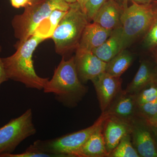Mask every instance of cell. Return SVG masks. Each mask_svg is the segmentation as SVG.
<instances>
[{
  "mask_svg": "<svg viewBox=\"0 0 157 157\" xmlns=\"http://www.w3.org/2000/svg\"><path fill=\"white\" fill-rule=\"evenodd\" d=\"M0 157H56L55 155L46 153L39 150L33 144L27 148L25 151L20 154H5Z\"/></svg>",
  "mask_w": 157,
  "mask_h": 157,
  "instance_id": "24",
  "label": "cell"
},
{
  "mask_svg": "<svg viewBox=\"0 0 157 157\" xmlns=\"http://www.w3.org/2000/svg\"><path fill=\"white\" fill-rule=\"evenodd\" d=\"M122 11V6L114 0H107L97 11L92 21L104 29L113 30L121 26Z\"/></svg>",
  "mask_w": 157,
  "mask_h": 157,
  "instance_id": "13",
  "label": "cell"
},
{
  "mask_svg": "<svg viewBox=\"0 0 157 157\" xmlns=\"http://www.w3.org/2000/svg\"><path fill=\"white\" fill-rule=\"evenodd\" d=\"M106 115L102 129L106 149L109 155L123 137L131 133L132 128L131 124L127 122L113 116Z\"/></svg>",
  "mask_w": 157,
  "mask_h": 157,
  "instance_id": "11",
  "label": "cell"
},
{
  "mask_svg": "<svg viewBox=\"0 0 157 157\" xmlns=\"http://www.w3.org/2000/svg\"><path fill=\"white\" fill-rule=\"evenodd\" d=\"M145 121L151 126L157 127V114L152 118Z\"/></svg>",
  "mask_w": 157,
  "mask_h": 157,
  "instance_id": "30",
  "label": "cell"
},
{
  "mask_svg": "<svg viewBox=\"0 0 157 157\" xmlns=\"http://www.w3.org/2000/svg\"><path fill=\"white\" fill-rule=\"evenodd\" d=\"M107 0H89L86 7V14L90 21H92L94 16L102 5Z\"/></svg>",
  "mask_w": 157,
  "mask_h": 157,
  "instance_id": "25",
  "label": "cell"
},
{
  "mask_svg": "<svg viewBox=\"0 0 157 157\" xmlns=\"http://www.w3.org/2000/svg\"><path fill=\"white\" fill-rule=\"evenodd\" d=\"M137 106L135 95L122 90L109 109L102 113L115 117L131 124L136 118Z\"/></svg>",
  "mask_w": 157,
  "mask_h": 157,
  "instance_id": "12",
  "label": "cell"
},
{
  "mask_svg": "<svg viewBox=\"0 0 157 157\" xmlns=\"http://www.w3.org/2000/svg\"><path fill=\"white\" fill-rule=\"evenodd\" d=\"M91 81L95 89L101 111L105 112L122 91V80L120 77L111 76L105 72Z\"/></svg>",
  "mask_w": 157,
  "mask_h": 157,
  "instance_id": "9",
  "label": "cell"
},
{
  "mask_svg": "<svg viewBox=\"0 0 157 157\" xmlns=\"http://www.w3.org/2000/svg\"><path fill=\"white\" fill-rule=\"evenodd\" d=\"M89 0H76L80 8L83 12L86 14V7Z\"/></svg>",
  "mask_w": 157,
  "mask_h": 157,
  "instance_id": "29",
  "label": "cell"
},
{
  "mask_svg": "<svg viewBox=\"0 0 157 157\" xmlns=\"http://www.w3.org/2000/svg\"><path fill=\"white\" fill-rule=\"evenodd\" d=\"M45 40L33 35L22 44L14 45L16 51L14 54L2 58L9 79L21 82L27 88L43 89L49 79L37 75L34 67L33 55L38 45Z\"/></svg>",
  "mask_w": 157,
  "mask_h": 157,
  "instance_id": "1",
  "label": "cell"
},
{
  "mask_svg": "<svg viewBox=\"0 0 157 157\" xmlns=\"http://www.w3.org/2000/svg\"><path fill=\"white\" fill-rule=\"evenodd\" d=\"M36 132L32 109H28L0 128V155L12 153L20 144Z\"/></svg>",
  "mask_w": 157,
  "mask_h": 157,
  "instance_id": "7",
  "label": "cell"
},
{
  "mask_svg": "<svg viewBox=\"0 0 157 157\" xmlns=\"http://www.w3.org/2000/svg\"><path fill=\"white\" fill-rule=\"evenodd\" d=\"M106 117V114L102 113L94 123L88 128L54 139L37 140L33 144L41 151L56 157H77L80 149Z\"/></svg>",
  "mask_w": 157,
  "mask_h": 157,
  "instance_id": "6",
  "label": "cell"
},
{
  "mask_svg": "<svg viewBox=\"0 0 157 157\" xmlns=\"http://www.w3.org/2000/svg\"><path fill=\"white\" fill-rule=\"evenodd\" d=\"M130 134L123 137L108 157H140L132 144Z\"/></svg>",
  "mask_w": 157,
  "mask_h": 157,
  "instance_id": "20",
  "label": "cell"
},
{
  "mask_svg": "<svg viewBox=\"0 0 157 157\" xmlns=\"http://www.w3.org/2000/svg\"><path fill=\"white\" fill-rule=\"evenodd\" d=\"M11 6L16 9L25 8L30 5V0H10Z\"/></svg>",
  "mask_w": 157,
  "mask_h": 157,
  "instance_id": "26",
  "label": "cell"
},
{
  "mask_svg": "<svg viewBox=\"0 0 157 157\" xmlns=\"http://www.w3.org/2000/svg\"><path fill=\"white\" fill-rule=\"evenodd\" d=\"M155 79L154 63L144 60L140 62L135 77L124 90L127 93L136 94L150 84L155 83Z\"/></svg>",
  "mask_w": 157,
  "mask_h": 157,
  "instance_id": "16",
  "label": "cell"
},
{
  "mask_svg": "<svg viewBox=\"0 0 157 157\" xmlns=\"http://www.w3.org/2000/svg\"><path fill=\"white\" fill-rule=\"evenodd\" d=\"M70 7L65 0H43L26 6L23 13L14 16L11 22L14 36L18 40L15 45L22 44L33 36L39 24L53 10L67 11Z\"/></svg>",
  "mask_w": 157,
  "mask_h": 157,
  "instance_id": "5",
  "label": "cell"
},
{
  "mask_svg": "<svg viewBox=\"0 0 157 157\" xmlns=\"http://www.w3.org/2000/svg\"><path fill=\"white\" fill-rule=\"evenodd\" d=\"M151 127L153 132L154 135L155 140L157 146V127Z\"/></svg>",
  "mask_w": 157,
  "mask_h": 157,
  "instance_id": "32",
  "label": "cell"
},
{
  "mask_svg": "<svg viewBox=\"0 0 157 157\" xmlns=\"http://www.w3.org/2000/svg\"><path fill=\"white\" fill-rule=\"evenodd\" d=\"M43 90L44 93L53 94L56 100L66 107L77 106L87 93L88 88L78 78L75 56L68 59L63 57L52 78L48 80Z\"/></svg>",
  "mask_w": 157,
  "mask_h": 157,
  "instance_id": "2",
  "label": "cell"
},
{
  "mask_svg": "<svg viewBox=\"0 0 157 157\" xmlns=\"http://www.w3.org/2000/svg\"><path fill=\"white\" fill-rule=\"evenodd\" d=\"M112 31L104 29L95 22L89 23L83 31L77 48L92 51L102 45Z\"/></svg>",
  "mask_w": 157,
  "mask_h": 157,
  "instance_id": "14",
  "label": "cell"
},
{
  "mask_svg": "<svg viewBox=\"0 0 157 157\" xmlns=\"http://www.w3.org/2000/svg\"><path fill=\"white\" fill-rule=\"evenodd\" d=\"M67 11L59 9L53 10L48 17L39 24L34 35L42 37L45 40L51 38L59 22Z\"/></svg>",
  "mask_w": 157,
  "mask_h": 157,
  "instance_id": "19",
  "label": "cell"
},
{
  "mask_svg": "<svg viewBox=\"0 0 157 157\" xmlns=\"http://www.w3.org/2000/svg\"><path fill=\"white\" fill-rule=\"evenodd\" d=\"M89 22L87 15L77 2L70 4V9L51 37L54 42L56 53L64 57L76 50L83 31Z\"/></svg>",
  "mask_w": 157,
  "mask_h": 157,
  "instance_id": "3",
  "label": "cell"
},
{
  "mask_svg": "<svg viewBox=\"0 0 157 157\" xmlns=\"http://www.w3.org/2000/svg\"><path fill=\"white\" fill-rule=\"evenodd\" d=\"M143 45L147 50L151 51L157 46V11L153 22L143 37Z\"/></svg>",
  "mask_w": 157,
  "mask_h": 157,
  "instance_id": "23",
  "label": "cell"
},
{
  "mask_svg": "<svg viewBox=\"0 0 157 157\" xmlns=\"http://www.w3.org/2000/svg\"><path fill=\"white\" fill-rule=\"evenodd\" d=\"M67 2L69 3V4H71V3H75L76 2V0H65Z\"/></svg>",
  "mask_w": 157,
  "mask_h": 157,
  "instance_id": "34",
  "label": "cell"
},
{
  "mask_svg": "<svg viewBox=\"0 0 157 157\" xmlns=\"http://www.w3.org/2000/svg\"><path fill=\"white\" fill-rule=\"evenodd\" d=\"M152 3H154L155 4L157 5V0H155Z\"/></svg>",
  "mask_w": 157,
  "mask_h": 157,
  "instance_id": "35",
  "label": "cell"
},
{
  "mask_svg": "<svg viewBox=\"0 0 157 157\" xmlns=\"http://www.w3.org/2000/svg\"><path fill=\"white\" fill-rule=\"evenodd\" d=\"M43 0H30V5H33L36 3H39V2H42ZM29 5V6H30Z\"/></svg>",
  "mask_w": 157,
  "mask_h": 157,
  "instance_id": "33",
  "label": "cell"
},
{
  "mask_svg": "<svg viewBox=\"0 0 157 157\" xmlns=\"http://www.w3.org/2000/svg\"><path fill=\"white\" fill-rule=\"evenodd\" d=\"M157 114V99L136 107L135 117L137 118L148 121Z\"/></svg>",
  "mask_w": 157,
  "mask_h": 157,
  "instance_id": "21",
  "label": "cell"
},
{
  "mask_svg": "<svg viewBox=\"0 0 157 157\" xmlns=\"http://www.w3.org/2000/svg\"><path fill=\"white\" fill-rule=\"evenodd\" d=\"M155 1V0H124V2L131 1V2H135L138 4H146L152 3Z\"/></svg>",
  "mask_w": 157,
  "mask_h": 157,
  "instance_id": "31",
  "label": "cell"
},
{
  "mask_svg": "<svg viewBox=\"0 0 157 157\" xmlns=\"http://www.w3.org/2000/svg\"><path fill=\"white\" fill-rule=\"evenodd\" d=\"M124 49L122 29L121 26L113 29L108 39L92 52L101 60L107 63Z\"/></svg>",
  "mask_w": 157,
  "mask_h": 157,
  "instance_id": "15",
  "label": "cell"
},
{
  "mask_svg": "<svg viewBox=\"0 0 157 157\" xmlns=\"http://www.w3.org/2000/svg\"><path fill=\"white\" fill-rule=\"evenodd\" d=\"M1 51H2V48L0 46V52H1ZM9 79L7 77L6 71L4 68L2 60V58H0V85L5 82L8 81Z\"/></svg>",
  "mask_w": 157,
  "mask_h": 157,
  "instance_id": "27",
  "label": "cell"
},
{
  "mask_svg": "<svg viewBox=\"0 0 157 157\" xmlns=\"http://www.w3.org/2000/svg\"><path fill=\"white\" fill-rule=\"evenodd\" d=\"M75 62L78 78L83 83L105 72L107 63L101 60L91 51L77 48Z\"/></svg>",
  "mask_w": 157,
  "mask_h": 157,
  "instance_id": "10",
  "label": "cell"
},
{
  "mask_svg": "<svg viewBox=\"0 0 157 157\" xmlns=\"http://www.w3.org/2000/svg\"><path fill=\"white\" fill-rule=\"evenodd\" d=\"M132 144L140 157H157V146L151 126L135 118L131 123Z\"/></svg>",
  "mask_w": 157,
  "mask_h": 157,
  "instance_id": "8",
  "label": "cell"
},
{
  "mask_svg": "<svg viewBox=\"0 0 157 157\" xmlns=\"http://www.w3.org/2000/svg\"><path fill=\"white\" fill-rule=\"evenodd\" d=\"M154 58V64L155 67V83H157V46L151 51Z\"/></svg>",
  "mask_w": 157,
  "mask_h": 157,
  "instance_id": "28",
  "label": "cell"
},
{
  "mask_svg": "<svg viewBox=\"0 0 157 157\" xmlns=\"http://www.w3.org/2000/svg\"><path fill=\"white\" fill-rule=\"evenodd\" d=\"M133 60L132 54L124 49L107 62L105 72L112 76L121 77L132 65Z\"/></svg>",
  "mask_w": 157,
  "mask_h": 157,
  "instance_id": "18",
  "label": "cell"
},
{
  "mask_svg": "<svg viewBox=\"0 0 157 157\" xmlns=\"http://www.w3.org/2000/svg\"><path fill=\"white\" fill-rule=\"evenodd\" d=\"M132 2V5L128 6L127 2H124L122 6L123 11L121 22L124 49L140 37L144 36L157 14V6L154 3Z\"/></svg>",
  "mask_w": 157,
  "mask_h": 157,
  "instance_id": "4",
  "label": "cell"
},
{
  "mask_svg": "<svg viewBox=\"0 0 157 157\" xmlns=\"http://www.w3.org/2000/svg\"><path fill=\"white\" fill-rule=\"evenodd\" d=\"M102 124L89 137L78 152L77 157H108L102 133Z\"/></svg>",
  "mask_w": 157,
  "mask_h": 157,
  "instance_id": "17",
  "label": "cell"
},
{
  "mask_svg": "<svg viewBox=\"0 0 157 157\" xmlns=\"http://www.w3.org/2000/svg\"><path fill=\"white\" fill-rule=\"evenodd\" d=\"M135 95L137 105L156 100L157 99V83L150 84Z\"/></svg>",
  "mask_w": 157,
  "mask_h": 157,
  "instance_id": "22",
  "label": "cell"
}]
</instances>
